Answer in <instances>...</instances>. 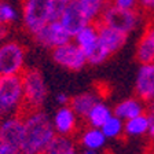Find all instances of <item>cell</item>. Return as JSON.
<instances>
[{
  "instance_id": "12",
  "label": "cell",
  "mask_w": 154,
  "mask_h": 154,
  "mask_svg": "<svg viewBox=\"0 0 154 154\" xmlns=\"http://www.w3.org/2000/svg\"><path fill=\"white\" fill-rule=\"evenodd\" d=\"M23 131V116L17 114L0 120V142L10 144H21Z\"/></svg>"
},
{
  "instance_id": "3",
  "label": "cell",
  "mask_w": 154,
  "mask_h": 154,
  "mask_svg": "<svg viewBox=\"0 0 154 154\" xmlns=\"http://www.w3.org/2000/svg\"><path fill=\"white\" fill-rule=\"evenodd\" d=\"M25 112L21 76L0 77V120Z\"/></svg>"
},
{
  "instance_id": "28",
  "label": "cell",
  "mask_w": 154,
  "mask_h": 154,
  "mask_svg": "<svg viewBox=\"0 0 154 154\" xmlns=\"http://www.w3.org/2000/svg\"><path fill=\"white\" fill-rule=\"evenodd\" d=\"M55 100H57L58 106H65V105H69V103H70V96L67 95L66 92H59L55 96Z\"/></svg>"
},
{
  "instance_id": "34",
  "label": "cell",
  "mask_w": 154,
  "mask_h": 154,
  "mask_svg": "<svg viewBox=\"0 0 154 154\" xmlns=\"http://www.w3.org/2000/svg\"><path fill=\"white\" fill-rule=\"evenodd\" d=\"M61 2H63L65 4H67V3H69V2H72V0H61Z\"/></svg>"
},
{
  "instance_id": "13",
  "label": "cell",
  "mask_w": 154,
  "mask_h": 154,
  "mask_svg": "<svg viewBox=\"0 0 154 154\" xmlns=\"http://www.w3.org/2000/svg\"><path fill=\"white\" fill-rule=\"evenodd\" d=\"M96 23H98V38H99V44L102 45L110 55L120 51L125 45V42H127V37H128V36L121 32H117V30L103 25V23H100V22H96Z\"/></svg>"
},
{
  "instance_id": "7",
  "label": "cell",
  "mask_w": 154,
  "mask_h": 154,
  "mask_svg": "<svg viewBox=\"0 0 154 154\" xmlns=\"http://www.w3.org/2000/svg\"><path fill=\"white\" fill-rule=\"evenodd\" d=\"M52 61L58 66L70 72H80L87 66V55L73 40L51 50Z\"/></svg>"
},
{
  "instance_id": "5",
  "label": "cell",
  "mask_w": 154,
  "mask_h": 154,
  "mask_svg": "<svg viewBox=\"0 0 154 154\" xmlns=\"http://www.w3.org/2000/svg\"><path fill=\"white\" fill-rule=\"evenodd\" d=\"M98 22L128 36L142 23V14L138 10H124L113 4H107Z\"/></svg>"
},
{
  "instance_id": "21",
  "label": "cell",
  "mask_w": 154,
  "mask_h": 154,
  "mask_svg": "<svg viewBox=\"0 0 154 154\" xmlns=\"http://www.w3.org/2000/svg\"><path fill=\"white\" fill-rule=\"evenodd\" d=\"M110 0H77V3L83 10V13L88 18L90 22H98L100 14L109 4Z\"/></svg>"
},
{
  "instance_id": "25",
  "label": "cell",
  "mask_w": 154,
  "mask_h": 154,
  "mask_svg": "<svg viewBox=\"0 0 154 154\" xmlns=\"http://www.w3.org/2000/svg\"><path fill=\"white\" fill-rule=\"evenodd\" d=\"M110 4L124 10H136L139 6V0H110Z\"/></svg>"
},
{
  "instance_id": "26",
  "label": "cell",
  "mask_w": 154,
  "mask_h": 154,
  "mask_svg": "<svg viewBox=\"0 0 154 154\" xmlns=\"http://www.w3.org/2000/svg\"><path fill=\"white\" fill-rule=\"evenodd\" d=\"M0 154H22V151L19 146L0 142Z\"/></svg>"
},
{
  "instance_id": "20",
  "label": "cell",
  "mask_w": 154,
  "mask_h": 154,
  "mask_svg": "<svg viewBox=\"0 0 154 154\" xmlns=\"http://www.w3.org/2000/svg\"><path fill=\"white\" fill-rule=\"evenodd\" d=\"M79 144L73 136L57 135L55 139L45 149L44 154H79Z\"/></svg>"
},
{
  "instance_id": "14",
  "label": "cell",
  "mask_w": 154,
  "mask_h": 154,
  "mask_svg": "<svg viewBox=\"0 0 154 154\" xmlns=\"http://www.w3.org/2000/svg\"><path fill=\"white\" fill-rule=\"evenodd\" d=\"M146 112H147L146 103L142 99H139L138 96L125 98L113 107V114L121 119L122 121H127V120H131L140 114H144Z\"/></svg>"
},
{
  "instance_id": "27",
  "label": "cell",
  "mask_w": 154,
  "mask_h": 154,
  "mask_svg": "<svg viewBox=\"0 0 154 154\" xmlns=\"http://www.w3.org/2000/svg\"><path fill=\"white\" fill-rule=\"evenodd\" d=\"M139 7L146 13H154V0H139Z\"/></svg>"
},
{
  "instance_id": "10",
  "label": "cell",
  "mask_w": 154,
  "mask_h": 154,
  "mask_svg": "<svg viewBox=\"0 0 154 154\" xmlns=\"http://www.w3.org/2000/svg\"><path fill=\"white\" fill-rule=\"evenodd\" d=\"M135 94L144 103L154 102V62L143 63L135 79Z\"/></svg>"
},
{
  "instance_id": "23",
  "label": "cell",
  "mask_w": 154,
  "mask_h": 154,
  "mask_svg": "<svg viewBox=\"0 0 154 154\" xmlns=\"http://www.w3.org/2000/svg\"><path fill=\"white\" fill-rule=\"evenodd\" d=\"M136 59L140 65L154 62V45L143 36L136 45Z\"/></svg>"
},
{
  "instance_id": "33",
  "label": "cell",
  "mask_w": 154,
  "mask_h": 154,
  "mask_svg": "<svg viewBox=\"0 0 154 154\" xmlns=\"http://www.w3.org/2000/svg\"><path fill=\"white\" fill-rule=\"evenodd\" d=\"M149 136H150V139L154 142V122L151 121V125H150V131H149Z\"/></svg>"
},
{
  "instance_id": "30",
  "label": "cell",
  "mask_w": 154,
  "mask_h": 154,
  "mask_svg": "<svg viewBox=\"0 0 154 154\" xmlns=\"http://www.w3.org/2000/svg\"><path fill=\"white\" fill-rule=\"evenodd\" d=\"M10 25H6V23H2L0 22V44L4 43L8 38V35H10Z\"/></svg>"
},
{
  "instance_id": "8",
  "label": "cell",
  "mask_w": 154,
  "mask_h": 154,
  "mask_svg": "<svg viewBox=\"0 0 154 154\" xmlns=\"http://www.w3.org/2000/svg\"><path fill=\"white\" fill-rule=\"evenodd\" d=\"M33 38L40 47L48 48V50H54L55 47H59V45L66 44L70 40H73L70 33L65 29V26L61 23L59 19L47 23L44 28L33 35Z\"/></svg>"
},
{
  "instance_id": "31",
  "label": "cell",
  "mask_w": 154,
  "mask_h": 154,
  "mask_svg": "<svg viewBox=\"0 0 154 154\" xmlns=\"http://www.w3.org/2000/svg\"><path fill=\"white\" fill-rule=\"evenodd\" d=\"M147 112H149L147 114H149V117H150V120L154 122V102L149 105V107H147Z\"/></svg>"
},
{
  "instance_id": "18",
  "label": "cell",
  "mask_w": 154,
  "mask_h": 154,
  "mask_svg": "<svg viewBox=\"0 0 154 154\" xmlns=\"http://www.w3.org/2000/svg\"><path fill=\"white\" fill-rule=\"evenodd\" d=\"M113 116V109L109 105L103 100L96 102L92 106V109L87 113V116L84 117V122L85 125L90 127H95V128H102V125L105 124L107 120Z\"/></svg>"
},
{
  "instance_id": "22",
  "label": "cell",
  "mask_w": 154,
  "mask_h": 154,
  "mask_svg": "<svg viewBox=\"0 0 154 154\" xmlns=\"http://www.w3.org/2000/svg\"><path fill=\"white\" fill-rule=\"evenodd\" d=\"M102 132L107 139H119L124 135V121L113 114L105 124L102 125Z\"/></svg>"
},
{
  "instance_id": "2",
  "label": "cell",
  "mask_w": 154,
  "mask_h": 154,
  "mask_svg": "<svg viewBox=\"0 0 154 154\" xmlns=\"http://www.w3.org/2000/svg\"><path fill=\"white\" fill-rule=\"evenodd\" d=\"M66 4L61 0H22V23L30 35L59 19Z\"/></svg>"
},
{
  "instance_id": "4",
  "label": "cell",
  "mask_w": 154,
  "mask_h": 154,
  "mask_svg": "<svg viewBox=\"0 0 154 154\" xmlns=\"http://www.w3.org/2000/svg\"><path fill=\"white\" fill-rule=\"evenodd\" d=\"M21 79H22L25 112L43 109L48 98V87L43 73L36 67H26L21 74Z\"/></svg>"
},
{
  "instance_id": "19",
  "label": "cell",
  "mask_w": 154,
  "mask_h": 154,
  "mask_svg": "<svg viewBox=\"0 0 154 154\" xmlns=\"http://www.w3.org/2000/svg\"><path fill=\"white\" fill-rule=\"evenodd\" d=\"M151 120L147 113L124 121V135L128 138H142L149 135Z\"/></svg>"
},
{
  "instance_id": "15",
  "label": "cell",
  "mask_w": 154,
  "mask_h": 154,
  "mask_svg": "<svg viewBox=\"0 0 154 154\" xmlns=\"http://www.w3.org/2000/svg\"><path fill=\"white\" fill-rule=\"evenodd\" d=\"M109 139L105 136L100 128H95V127H90L87 125L85 128L80 132L79 135V146L85 150H96L102 151L106 147Z\"/></svg>"
},
{
  "instance_id": "6",
  "label": "cell",
  "mask_w": 154,
  "mask_h": 154,
  "mask_svg": "<svg viewBox=\"0 0 154 154\" xmlns=\"http://www.w3.org/2000/svg\"><path fill=\"white\" fill-rule=\"evenodd\" d=\"M26 48L15 40H6L0 44V77L21 76L25 70Z\"/></svg>"
},
{
  "instance_id": "16",
  "label": "cell",
  "mask_w": 154,
  "mask_h": 154,
  "mask_svg": "<svg viewBox=\"0 0 154 154\" xmlns=\"http://www.w3.org/2000/svg\"><path fill=\"white\" fill-rule=\"evenodd\" d=\"M73 42L84 51V54L88 55L94 48L98 45V23L91 22L84 26L80 32H77L73 36Z\"/></svg>"
},
{
  "instance_id": "9",
  "label": "cell",
  "mask_w": 154,
  "mask_h": 154,
  "mask_svg": "<svg viewBox=\"0 0 154 154\" xmlns=\"http://www.w3.org/2000/svg\"><path fill=\"white\" fill-rule=\"evenodd\" d=\"M51 121L57 135L73 136L79 129L80 117L76 114L70 105L58 106V109L51 114Z\"/></svg>"
},
{
  "instance_id": "29",
  "label": "cell",
  "mask_w": 154,
  "mask_h": 154,
  "mask_svg": "<svg viewBox=\"0 0 154 154\" xmlns=\"http://www.w3.org/2000/svg\"><path fill=\"white\" fill-rule=\"evenodd\" d=\"M142 36L146 37L149 42L154 45V23H149V25L146 26V29H144V32Z\"/></svg>"
},
{
  "instance_id": "32",
  "label": "cell",
  "mask_w": 154,
  "mask_h": 154,
  "mask_svg": "<svg viewBox=\"0 0 154 154\" xmlns=\"http://www.w3.org/2000/svg\"><path fill=\"white\" fill-rule=\"evenodd\" d=\"M79 154H103V153L102 151H96V150H85V149H83Z\"/></svg>"
},
{
  "instance_id": "17",
  "label": "cell",
  "mask_w": 154,
  "mask_h": 154,
  "mask_svg": "<svg viewBox=\"0 0 154 154\" xmlns=\"http://www.w3.org/2000/svg\"><path fill=\"white\" fill-rule=\"evenodd\" d=\"M99 100L102 99H100V95L98 91H85V92H81L72 96L69 105L72 106V109L76 112V114L80 119H84L87 116V113L92 109V106L96 102H99Z\"/></svg>"
},
{
  "instance_id": "11",
  "label": "cell",
  "mask_w": 154,
  "mask_h": 154,
  "mask_svg": "<svg viewBox=\"0 0 154 154\" xmlns=\"http://www.w3.org/2000/svg\"><path fill=\"white\" fill-rule=\"evenodd\" d=\"M59 21H61V23L65 26L67 32L70 33L72 37L77 32H80L84 26L91 23L88 21V18L85 17V14L83 13V10L80 8L77 0H72L65 6L63 11L59 17Z\"/></svg>"
},
{
  "instance_id": "1",
  "label": "cell",
  "mask_w": 154,
  "mask_h": 154,
  "mask_svg": "<svg viewBox=\"0 0 154 154\" xmlns=\"http://www.w3.org/2000/svg\"><path fill=\"white\" fill-rule=\"evenodd\" d=\"M22 116L23 131L19 144L22 154H44L45 149L57 136L51 116L43 109L26 110Z\"/></svg>"
},
{
  "instance_id": "24",
  "label": "cell",
  "mask_w": 154,
  "mask_h": 154,
  "mask_svg": "<svg viewBox=\"0 0 154 154\" xmlns=\"http://www.w3.org/2000/svg\"><path fill=\"white\" fill-rule=\"evenodd\" d=\"M17 18H18L17 10L11 4L0 0V22L6 23V25H11L17 21Z\"/></svg>"
}]
</instances>
